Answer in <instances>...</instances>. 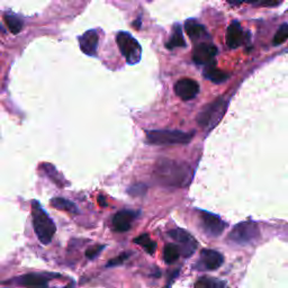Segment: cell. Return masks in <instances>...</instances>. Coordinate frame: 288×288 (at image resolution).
<instances>
[{"label": "cell", "instance_id": "6da1fadb", "mask_svg": "<svg viewBox=\"0 0 288 288\" xmlns=\"http://www.w3.org/2000/svg\"><path fill=\"white\" fill-rule=\"evenodd\" d=\"M153 175L164 186L186 187L192 181L193 172L191 167L185 162L162 158L155 163Z\"/></svg>", "mask_w": 288, "mask_h": 288}, {"label": "cell", "instance_id": "7a4b0ae2", "mask_svg": "<svg viewBox=\"0 0 288 288\" xmlns=\"http://www.w3.org/2000/svg\"><path fill=\"white\" fill-rule=\"evenodd\" d=\"M32 220L38 241L42 244H49L54 237L56 228L48 213L36 200L32 201Z\"/></svg>", "mask_w": 288, "mask_h": 288}, {"label": "cell", "instance_id": "3957f363", "mask_svg": "<svg viewBox=\"0 0 288 288\" xmlns=\"http://www.w3.org/2000/svg\"><path fill=\"white\" fill-rule=\"evenodd\" d=\"M147 142L152 146H175L187 144L193 139L194 133H186L179 130H154L147 132Z\"/></svg>", "mask_w": 288, "mask_h": 288}, {"label": "cell", "instance_id": "277c9868", "mask_svg": "<svg viewBox=\"0 0 288 288\" xmlns=\"http://www.w3.org/2000/svg\"><path fill=\"white\" fill-rule=\"evenodd\" d=\"M116 43L120 53L130 65H136L142 57V48L136 38L128 32H119L116 35Z\"/></svg>", "mask_w": 288, "mask_h": 288}, {"label": "cell", "instance_id": "5b68a950", "mask_svg": "<svg viewBox=\"0 0 288 288\" xmlns=\"http://www.w3.org/2000/svg\"><path fill=\"white\" fill-rule=\"evenodd\" d=\"M259 238V228L256 223L246 221L239 223L229 234V239L238 244H249Z\"/></svg>", "mask_w": 288, "mask_h": 288}, {"label": "cell", "instance_id": "8992f818", "mask_svg": "<svg viewBox=\"0 0 288 288\" xmlns=\"http://www.w3.org/2000/svg\"><path fill=\"white\" fill-rule=\"evenodd\" d=\"M224 106H225V102H224L221 98L215 101H213L199 113V115L197 116V123L201 126H204V128L210 126L211 123L212 126L215 125L217 123V120L222 117L224 112Z\"/></svg>", "mask_w": 288, "mask_h": 288}, {"label": "cell", "instance_id": "52a82bcc", "mask_svg": "<svg viewBox=\"0 0 288 288\" xmlns=\"http://www.w3.org/2000/svg\"><path fill=\"white\" fill-rule=\"evenodd\" d=\"M170 238L174 239L177 243L180 244V253L185 257H191L195 252L197 244H196L195 239L191 234L186 232L185 230L176 229L169 232Z\"/></svg>", "mask_w": 288, "mask_h": 288}, {"label": "cell", "instance_id": "ba28073f", "mask_svg": "<svg viewBox=\"0 0 288 288\" xmlns=\"http://www.w3.org/2000/svg\"><path fill=\"white\" fill-rule=\"evenodd\" d=\"M200 222L204 231L212 237H218L225 229V223L222 218L209 212H200Z\"/></svg>", "mask_w": 288, "mask_h": 288}, {"label": "cell", "instance_id": "9c48e42d", "mask_svg": "<svg viewBox=\"0 0 288 288\" xmlns=\"http://www.w3.org/2000/svg\"><path fill=\"white\" fill-rule=\"evenodd\" d=\"M217 54V48L211 43H199L194 49L193 61L198 66H209L214 62V57Z\"/></svg>", "mask_w": 288, "mask_h": 288}, {"label": "cell", "instance_id": "30bf717a", "mask_svg": "<svg viewBox=\"0 0 288 288\" xmlns=\"http://www.w3.org/2000/svg\"><path fill=\"white\" fill-rule=\"evenodd\" d=\"M175 93L182 100H191L198 95L199 85L193 79L182 78L175 85Z\"/></svg>", "mask_w": 288, "mask_h": 288}, {"label": "cell", "instance_id": "8fae6325", "mask_svg": "<svg viewBox=\"0 0 288 288\" xmlns=\"http://www.w3.org/2000/svg\"><path fill=\"white\" fill-rule=\"evenodd\" d=\"M98 34L96 31L91 30L87 31L85 34H83L81 37L79 38V44L80 49L84 52L85 54L94 56L96 55L97 48H98Z\"/></svg>", "mask_w": 288, "mask_h": 288}, {"label": "cell", "instance_id": "7c38bea8", "mask_svg": "<svg viewBox=\"0 0 288 288\" xmlns=\"http://www.w3.org/2000/svg\"><path fill=\"white\" fill-rule=\"evenodd\" d=\"M245 34L238 22H233L227 32V44L230 49H237L244 42Z\"/></svg>", "mask_w": 288, "mask_h": 288}, {"label": "cell", "instance_id": "4fadbf2b", "mask_svg": "<svg viewBox=\"0 0 288 288\" xmlns=\"http://www.w3.org/2000/svg\"><path fill=\"white\" fill-rule=\"evenodd\" d=\"M200 260L206 269L216 270L223 264L224 258L220 252L215 250L204 249L200 252Z\"/></svg>", "mask_w": 288, "mask_h": 288}, {"label": "cell", "instance_id": "5bb4252c", "mask_svg": "<svg viewBox=\"0 0 288 288\" xmlns=\"http://www.w3.org/2000/svg\"><path fill=\"white\" fill-rule=\"evenodd\" d=\"M135 218V214L130 211H120L113 218V227L117 232H126Z\"/></svg>", "mask_w": 288, "mask_h": 288}, {"label": "cell", "instance_id": "9a60e30c", "mask_svg": "<svg viewBox=\"0 0 288 288\" xmlns=\"http://www.w3.org/2000/svg\"><path fill=\"white\" fill-rule=\"evenodd\" d=\"M18 284L20 286L28 288H47L48 279L38 274H27L18 278Z\"/></svg>", "mask_w": 288, "mask_h": 288}, {"label": "cell", "instance_id": "2e32d148", "mask_svg": "<svg viewBox=\"0 0 288 288\" xmlns=\"http://www.w3.org/2000/svg\"><path fill=\"white\" fill-rule=\"evenodd\" d=\"M185 30L188 34V36L191 37V39L194 42L198 41V39H201L204 36L207 35L205 27L201 24H199L198 22H196L195 19H189L186 22Z\"/></svg>", "mask_w": 288, "mask_h": 288}, {"label": "cell", "instance_id": "e0dca14e", "mask_svg": "<svg viewBox=\"0 0 288 288\" xmlns=\"http://www.w3.org/2000/svg\"><path fill=\"white\" fill-rule=\"evenodd\" d=\"M204 77L214 84H222L229 78V74L216 68L215 62H213L211 65L206 66L204 70Z\"/></svg>", "mask_w": 288, "mask_h": 288}, {"label": "cell", "instance_id": "ac0fdd59", "mask_svg": "<svg viewBox=\"0 0 288 288\" xmlns=\"http://www.w3.org/2000/svg\"><path fill=\"white\" fill-rule=\"evenodd\" d=\"M186 42L183 39L181 26L179 24H176L174 26V32H172V35L170 36L168 43L166 44V48L169 50H174L175 48H185Z\"/></svg>", "mask_w": 288, "mask_h": 288}, {"label": "cell", "instance_id": "d6986e66", "mask_svg": "<svg viewBox=\"0 0 288 288\" xmlns=\"http://www.w3.org/2000/svg\"><path fill=\"white\" fill-rule=\"evenodd\" d=\"M225 283L223 280L212 277H201L195 284V288H224Z\"/></svg>", "mask_w": 288, "mask_h": 288}, {"label": "cell", "instance_id": "ffe728a7", "mask_svg": "<svg viewBox=\"0 0 288 288\" xmlns=\"http://www.w3.org/2000/svg\"><path fill=\"white\" fill-rule=\"evenodd\" d=\"M51 205L55 207L56 210L60 211H65V212H70V213H74L77 212V206L74 205L72 201L68 200L66 198H61V197H56L51 200Z\"/></svg>", "mask_w": 288, "mask_h": 288}, {"label": "cell", "instance_id": "44dd1931", "mask_svg": "<svg viewBox=\"0 0 288 288\" xmlns=\"http://www.w3.org/2000/svg\"><path fill=\"white\" fill-rule=\"evenodd\" d=\"M4 20L6 25L9 28V31L13 34H17L22 31L23 28V22L18 18V17L11 14H6L4 16Z\"/></svg>", "mask_w": 288, "mask_h": 288}, {"label": "cell", "instance_id": "7402d4cb", "mask_svg": "<svg viewBox=\"0 0 288 288\" xmlns=\"http://www.w3.org/2000/svg\"><path fill=\"white\" fill-rule=\"evenodd\" d=\"M134 242L136 244L141 245L143 249H146L147 252L150 253V255H153L155 250H157V243L150 239L148 234L140 235V237H137L136 239H134Z\"/></svg>", "mask_w": 288, "mask_h": 288}, {"label": "cell", "instance_id": "603a6c76", "mask_svg": "<svg viewBox=\"0 0 288 288\" xmlns=\"http://www.w3.org/2000/svg\"><path fill=\"white\" fill-rule=\"evenodd\" d=\"M180 256L179 248L175 244H167L163 250V260L166 263L175 262Z\"/></svg>", "mask_w": 288, "mask_h": 288}, {"label": "cell", "instance_id": "cb8c5ba5", "mask_svg": "<svg viewBox=\"0 0 288 288\" xmlns=\"http://www.w3.org/2000/svg\"><path fill=\"white\" fill-rule=\"evenodd\" d=\"M288 39V24H283L279 28L277 33L275 34V36L273 38L274 45H279L283 44Z\"/></svg>", "mask_w": 288, "mask_h": 288}, {"label": "cell", "instance_id": "d4e9b609", "mask_svg": "<svg viewBox=\"0 0 288 288\" xmlns=\"http://www.w3.org/2000/svg\"><path fill=\"white\" fill-rule=\"evenodd\" d=\"M44 170L47 172V175L53 180L57 186H65V179H62V177L57 174L56 170L53 168V167L50 164H44Z\"/></svg>", "mask_w": 288, "mask_h": 288}, {"label": "cell", "instance_id": "484cf974", "mask_svg": "<svg viewBox=\"0 0 288 288\" xmlns=\"http://www.w3.org/2000/svg\"><path fill=\"white\" fill-rule=\"evenodd\" d=\"M104 249H105V245H100V244H96L94 246H90L89 249L86 251V257H87V259L93 260V259L97 258L98 256L100 255V252Z\"/></svg>", "mask_w": 288, "mask_h": 288}, {"label": "cell", "instance_id": "4316f807", "mask_svg": "<svg viewBox=\"0 0 288 288\" xmlns=\"http://www.w3.org/2000/svg\"><path fill=\"white\" fill-rule=\"evenodd\" d=\"M128 257L129 256L125 255V253H124V255H120L117 258H114L107 263V267H115V266H118V264H122L126 260V259H128Z\"/></svg>", "mask_w": 288, "mask_h": 288}, {"label": "cell", "instance_id": "83f0119b", "mask_svg": "<svg viewBox=\"0 0 288 288\" xmlns=\"http://www.w3.org/2000/svg\"><path fill=\"white\" fill-rule=\"evenodd\" d=\"M284 3V0H261V5L266 7H278Z\"/></svg>", "mask_w": 288, "mask_h": 288}, {"label": "cell", "instance_id": "f1b7e54d", "mask_svg": "<svg viewBox=\"0 0 288 288\" xmlns=\"http://www.w3.org/2000/svg\"><path fill=\"white\" fill-rule=\"evenodd\" d=\"M227 2L232 6H239L243 3H246V0H227Z\"/></svg>", "mask_w": 288, "mask_h": 288}, {"label": "cell", "instance_id": "f546056e", "mask_svg": "<svg viewBox=\"0 0 288 288\" xmlns=\"http://www.w3.org/2000/svg\"><path fill=\"white\" fill-rule=\"evenodd\" d=\"M257 2H259V0H246V3H249V4H255Z\"/></svg>", "mask_w": 288, "mask_h": 288}, {"label": "cell", "instance_id": "4dcf8cb0", "mask_svg": "<svg viewBox=\"0 0 288 288\" xmlns=\"http://www.w3.org/2000/svg\"><path fill=\"white\" fill-rule=\"evenodd\" d=\"M66 288H72V287H71V286H67Z\"/></svg>", "mask_w": 288, "mask_h": 288}]
</instances>
